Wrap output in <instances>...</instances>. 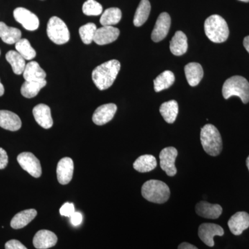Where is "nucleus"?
I'll return each mask as SVG.
<instances>
[{
    "label": "nucleus",
    "instance_id": "1",
    "mask_svg": "<svg viewBox=\"0 0 249 249\" xmlns=\"http://www.w3.org/2000/svg\"><path fill=\"white\" fill-rule=\"evenodd\" d=\"M120 69V62L116 60H109L101 64L92 71L93 83L101 91L108 89L115 81Z\"/></svg>",
    "mask_w": 249,
    "mask_h": 249
},
{
    "label": "nucleus",
    "instance_id": "2",
    "mask_svg": "<svg viewBox=\"0 0 249 249\" xmlns=\"http://www.w3.org/2000/svg\"><path fill=\"white\" fill-rule=\"evenodd\" d=\"M205 34L214 43H222L227 40L229 29L225 19L218 15H213L204 23Z\"/></svg>",
    "mask_w": 249,
    "mask_h": 249
},
{
    "label": "nucleus",
    "instance_id": "3",
    "mask_svg": "<svg viewBox=\"0 0 249 249\" xmlns=\"http://www.w3.org/2000/svg\"><path fill=\"white\" fill-rule=\"evenodd\" d=\"M142 194L144 199L150 202L160 204H164L169 199L170 191L166 183L159 180L151 179L142 185Z\"/></svg>",
    "mask_w": 249,
    "mask_h": 249
},
{
    "label": "nucleus",
    "instance_id": "4",
    "mask_svg": "<svg viewBox=\"0 0 249 249\" xmlns=\"http://www.w3.org/2000/svg\"><path fill=\"white\" fill-rule=\"evenodd\" d=\"M200 139L203 148L208 155L216 157L222 152V137L213 124H205L201 129Z\"/></svg>",
    "mask_w": 249,
    "mask_h": 249
},
{
    "label": "nucleus",
    "instance_id": "5",
    "mask_svg": "<svg viewBox=\"0 0 249 249\" xmlns=\"http://www.w3.org/2000/svg\"><path fill=\"white\" fill-rule=\"evenodd\" d=\"M222 94L225 99L231 96H238L242 103L249 102V83L244 77L234 76L226 80L222 88Z\"/></svg>",
    "mask_w": 249,
    "mask_h": 249
},
{
    "label": "nucleus",
    "instance_id": "6",
    "mask_svg": "<svg viewBox=\"0 0 249 249\" xmlns=\"http://www.w3.org/2000/svg\"><path fill=\"white\" fill-rule=\"evenodd\" d=\"M47 36L56 45H64L70 39V31L60 18L53 16L47 24Z\"/></svg>",
    "mask_w": 249,
    "mask_h": 249
},
{
    "label": "nucleus",
    "instance_id": "7",
    "mask_svg": "<svg viewBox=\"0 0 249 249\" xmlns=\"http://www.w3.org/2000/svg\"><path fill=\"white\" fill-rule=\"evenodd\" d=\"M18 162L23 170L35 178H40L42 167L38 159L31 152H22L18 156Z\"/></svg>",
    "mask_w": 249,
    "mask_h": 249
},
{
    "label": "nucleus",
    "instance_id": "8",
    "mask_svg": "<svg viewBox=\"0 0 249 249\" xmlns=\"http://www.w3.org/2000/svg\"><path fill=\"white\" fill-rule=\"evenodd\" d=\"M178 155V150L174 147H165L160 152V168L168 176L173 177L177 174L175 160Z\"/></svg>",
    "mask_w": 249,
    "mask_h": 249
},
{
    "label": "nucleus",
    "instance_id": "9",
    "mask_svg": "<svg viewBox=\"0 0 249 249\" xmlns=\"http://www.w3.org/2000/svg\"><path fill=\"white\" fill-rule=\"evenodd\" d=\"M14 16L16 20L27 30L33 31L38 29L40 25L38 18L29 10L22 7L17 8L14 10Z\"/></svg>",
    "mask_w": 249,
    "mask_h": 249
},
{
    "label": "nucleus",
    "instance_id": "10",
    "mask_svg": "<svg viewBox=\"0 0 249 249\" xmlns=\"http://www.w3.org/2000/svg\"><path fill=\"white\" fill-rule=\"evenodd\" d=\"M224 234V231L222 227L212 223H204L201 224L198 230L199 238L205 245L210 247H214V236H223Z\"/></svg>",
    "mask_w": 249,
    "mask_h": 249
},
{
    "label": "nucleus",
    "instance_id": "11",
    "mask_svg": "<svg viewBox=\"0 0 249 249\" xmlns=\"http://www.w3.org/2000/svg\"><path fill=\"white\" fill-rule=\"evenodd\" d=\"M171 18L168 13H162L159 16L152 32V40L155 42L163 40L169 32Z\"/></svg>",
    "mask_w": 249,
    "mask_h": 249
},
{
    "label": "nucleus",
    "instance_id": "12",
    "mask_svg": "<svg viewBox=\"0 0 249 249\" xmlns=\"http://www.w3.org/2000/svg\"><path fill=\"white\" fill-rule=\"evenodd\" d=\"M117 106L114 103H108L100 106L93 113L92 121L97 125H103L112 120L115 115Z\"/></svg>",
    "mask_w": 249,
    "mask_h": 249
},
{
    "label": "nucleus",
    "instance_id": "13",
    "mask_svg": "<svg viewBox=\"0 0 249 249\" xmlns=\"http://www.w3.org/2000/svg\"><path fill=\"white\" fill-rule=\"evenodd\" d=\"M120 31L112 26H104L97 29L93 41L98 45H106L117 40Z\"/></svg>",
    "mask_w": 249,
    "mask_h": 249
},
{
    "label": "nucleus",
    "instance_id": "14",
    "mask_svg": "<svg viewBox=\"0 0 249 249\" xmlns=\"http://www.w3.org/2000/svg\"><path fill=\"white\" fill-rule=\"evenodd\" d=\"M73 168V160L70 157H65L59 160L57 165V178L60 184H68L71 181Z\"/></svg>",
    "mask_w": 249,
    "mask_h": 249
},
{
    "label": "nucleus",
    "instance_id": "15",
    "mask_svg": "<svg viewBox=\"0 0 249 249\" xmlns=\"http://www.w3.org/2000/svg\"><path fill=\"white\" fill-rule=\"evenodd\" d=\"M228 226L233 235H241L249 227V214L244 211L236 213L229 219Z\"/></svg>",
    "mask_w": 249,
    "mask_h": 249
},
{
    "label": "nucleus",
    "instance_id": "16",
    "mask_svg": "<svg viewBox=\"0 0 249 249\" xmlns=\"http://www.w3.org/2000/svg\"><path fill=\"white\" fill-rule=\"evenodd\" d=\"M58 242V237L54 232L48 230H40L36 232L33 244L37 249H47L53 247Z\"/></svg>",
    "mask_w": 249,
    "mask_h": 249
},
{
    "label": "nucleus",
    "instance_id": "17",
    "mask_svg": "<svg viewBox=\"0 0 249 249\" xmlns=\"http://www.w3.org/2000/svg\"><path fill=\"white\" fill-rule=\"evenodd\" d=\"M33 114L37 124L45 129L53 126V121L51 114V109L45 104H39L33 109Z\"/></svg>",
    "mask_w": 249,
    "mask_h": 249
},
{
    "label": "nucleus",
    "instance_id": "18",
    "mask_svg": "<svg viewBox=\"0 0 249 249\" xmlns=\"http://www.w3.org/2000/svg\"><path fill=\"white\" fill-rule=\"evenodd\" d=\"M196 213L206 219H215L222 213V208L219 204H212L206 201H201L196 204Z\"/></svg>",
    "mask_w": 249,
    "mask_h": 249
},
{
    "label": "nucleus",
    "instance_id": "19",
    "mask_svg": "<svg viewBox=\"0 0 249 249\" xmlns=\"http://www.w3.org/2000/svg\"><path fill=\"white\" fill-rule=\"evenodd\" d=\"M0 127L15 132L21 128L22 121L19 116L12 111L0 110Z\"/></svg>",
    "mask_w": 249,
    "mask_h": 249
},
{
    "label": "nucleus",
    "instance_id": "20",
    "mask_svg": "<svg viewBox=\"0 0 249 249\" xmlns=\"http://www.w3.org/2000/svg\"><path fill=\"white\" fill-rule=\"evenodd\" d=\"M187 81L192 87L199 85L204 76V70L200 64L191 62L186 65L184 68Z\"/></svg>",
    "mask_w": 249,
    "mask_h": 249
},
{
    "label": "nucleus",
    "instance_id": "21",
    "mask_svg": "<svg viewBox=\"0 0 249 249\" xmlns=\"http://www.w3.org/2000/svg\"><path fill=\"white\" fill-rule=\"evenodd\" d=\"M188 39L186 34L182 31H178L175 33L170 43V49L171 53L175 55H182L188 50Z\"/></svg>",
    "mask_w": 249,
    "mask_h": 249
},
{
    "label": "nucleus",
    "instance_id": "22",
    "mask_svg": "<svg viewBox=\"0 0 249 249\" xmlns=\"http://www.w3.org/2000/svg\"><path fill=\"white\" fill-rule=\"evenodd\" d=\"M46 76V72L35 61H31L26 65L23 72V77L25 81H40L45 80Z\"/></svg>",
    "mask_w": 249,
    "mask_h": 249
},
{
    "label": "nucleus",
    "instance_id": "23",
    "mask_svg": "<svg viewBox=\"0 0 249 249\" xmlns=\"http://www.w3.org/2000/svg\"><path fill=\"white\" fill-rule=\"evenodd\" d=\"M35 209H27L18 213L13 218L11 227L14 229H20L27 226L37 216Z\"/></svg>",
    "mask_w": 249,
    "mask_h": 249
},
{
    "label": "nucleus",
    "instance_id": "24",
    "mask_svg": "<svg viewBox=\"0 0 249 249\" xmlns=\"http://www.w3.org/2000/svg\"><path fill=\"white\" fill-rule=\"evenodd\" d=\"M0 37L5 43L14 45L22 39V33L16 28L8 27L5 23L0 22Z\"/></svg>",
    "mask_w": 249,
    "mask_h": 249
},
{
    "label": "nucleus",
    "instance_id": "25",
    "mask_svg": "<svg viewBox=\"0 0 249 249\" xmlns=\"http://www.w3.org/2000/svg\"><path fill=\"white\" fill-rule=\"evenodd\" d=\"M157 165V160L153 155H144L134 161L133 167L139 173H148L155 169Z\"/></svg>",
    "mask_w": 249,
    "mask_h": 249
},
{
    "label": "nucleus",
    "instance_id": "26",
    "mask_svg": "<svg viewBox=\"0 0 249 249\" xmlns=\"http://www.w3.org/2000/svg\"><path fill=\"white\" fill-rule=\"evenodd\" d=\"M160 111L163 119L168 124H173L178 115V103L175 100L163 103L160 106Z\"/></svg>",
    "mask_w": 249,
    "mask_h": 249
},
{
    "label": "nucleus",
    "instance_id": "27",
    "mask_svg": "<svg viewBox=\"0 0 249 249\" xmlns=\"http://www.w3.org/2000/svg\"><path fill=\"white\" fill-rule=\"evenodd\" d=\"M47 85V80L40 81H25L21 88V93L24 97L32 98L35 97L40 92L42 88Z\"/></svg>",
    "mask_w": 249,
    "mask_h": 249
},
{
    "label": "nucleus",
    "instance_id": "28",
    "mask_svg": "<svg viewBox=\"0 0 249 249\" xmlns=\"http://www.w3.org/2000/svg\"><path fill=\"white\" fill-rule=\"evenodd\" d=\"M151 10V5L148 0H142L139 4L134 18V24L135 27H139L142 26L147 19Z\"/></svg>",
    "mask_w": 249,
    "mask_h": 249
},
{
    "label": "nucleus",
    "instance_id": "29",
    "mask_svg": "<svg viewBox=\"0 0 249 249\" xmlns=\"http://www.w3.org/2000/svg\"><path fill=\"white\" fill-rule=\"evenodd\" d=\"M6 59L12 67L13 71L17 75H20L25 69V59L18 52L10 51L6 54Z\"/></svg>",
    "mask_w": 249,
    "mask_h": 249
},
{
    "label": "nucleus",
    "instance_id": "30",
    "mask_svg": "<svg viewBox=\"0 0 249 249\" xmlns=\"http://www.w3.org/2000/svg\"><path fill=\"white\" fill-rule=\"evenodd\" d=\"M175 77L173 72L165 71L159 75L154 80V87L156 92L168 89L175 83Z\"/></svg>",
    "mask_w": 249,
    "mask_h": 249
},
{
    "label": "nucleus",
    "instance_id": "31",
    "mask_svg": "<svg viewBox=\"0 0 249 249\" xmlns=\"http://www.w3.org/2000/svg\"><path fill=\"white\" fill-rule=\"evenodd\" d=\"M122 18V13L119 8H109L103 12L100 22L104 26H113L118 24Z\"/></svg>",
    "mask_w": 249,
    "mask_h": 249
},
{
    "label": "nucleus",
    "instance_id": "32",
    "mask_svg": "<svg viewBox=\"0 0 249 249\" xmlns=\"http://www.w3.org/2000/svg\"><path fill=\"white\" fill-rule=\"evenodd\" d=\"M16 52L20 54L25 60H31L35 58L36 51L31 47L30 42L27 39H20L16 43Z\"/></svg>",
    "mask_w": 249,
    "mask_h": 249
},
{
    "label": "nucleus",
    "instance_id": "33",
    "mask_svg": "<svg viewBox=\"0 0 249 249\" xmlns=\"http://www.w3.org/2000/svg\"><path fill=\"white\" fill-rule=\"evenodd\" d=\"M96 30H97V27L93 23H88L80 28V38L85 45H89L93 42Z\"/></svg>",
    "mask_w": 249,
    "mask_h": 249
},
{
    "label": "nucleus",
    "instance_id": "34",
    "mask_svg": "<svg viewBox=\"0 0 249 249\" xmlns=\"http://www.w3.org/2000/svg\"><path fill=\"white\" fill-rule=\"evenodd\" d=\"M83 14L88 16H97L102 14V5L95 0H88L83 6Z\"/></svg>",
    "mask_w": 249,
    "mask_h": 249
},
{
    "label": "nucleus",
    "instance_id": "35",
    "mask_svg": "<svg viewBox=\"0 0 249 249\" xmlns=\"http://www.w3.org/2000/svg\"><path fill=\"white\" fill-rule=\"evenodd\" d=\"M75 212V208L72 203L67 202L62 205L60 209V213L62 216L70 217Z\"/></svg>",
    "mask_w": 249,
    "mask_h": 249
},
{
    "label": "nucleus",
    "instance_id": "36",
    "mask_svg": "<svg viewBox=\"0 0 249 249\" xmlns=\"http://www.w3.org/2000/svg\"><path fill=\"white\" fill-rule=\"evenodd\" d=\"M5 249H28L19 241L11 240L5 244Z\"/></svg>",
    "mask_w": 249,
    "mask_h": 249
},
{
    "label": "nucleus",
    "instance_id": "37",
    "mask_svg": "<svg viewBox=\"0 0 249 249\" xmlns=\"http://www.w3.org/2000/svg\"><path fill=\"white\" fill-rule=\"evenodd\" d=\"M9 163L7 153L4 149L0 147V170L4 169Z\"/></svg>",
    "mask_w": 249,
    "mask_h": 249
},
{
    "label": "nucleus",
    "instance_id": "38",
    "mask_svg": "<svg viewBox=\"0 0 249 249\" xmlns=\"http://www.w3.org/2000/svg\"><path fill=\"white\" fill-rule=\"evenodd\" d=\"M72 225L78 227L83 222V215L79 212H74L70 217Z\"/></svg>",
    "mask_w": 249,
    "mask_h": 249
},
{
    "label": "nucleus",
    "instance_id": "39",
    "mask_svg": "<svg viewBox=\"0 0 249 249\" xmlns=\"http://www.w3.org/2000/svg\"><path fill=\"white\" fill-rule=\"evenodd\" d=\"M178 249H198L196 246L191 245V244L183 242L178 246Z\"/></svg>",
    "mask_w": 249,
    "mask_h": 249
},
{
    "label": "nucleus",
    "instance_id": "40",
    "mask_svg": "<svg viewBox=\"0 0 249 249\" xmlns=\"http://www.w3.org/2000/svg\"><path fill=\"white\" fill-rule=\"evenodd\" d=\"M244 47L249 53V36L245 37L243 41Z\"/></svg>",
    "mask_w": 249,
    "mask_h": 249
},
{
    "label": "nucleus",
    "instance_id": "41",
    "mask_svg": "<svg viewBox=\"0 0 249 249\" xmlns=\"http://www.w3.org/2000/svg\"><path fill=\"white\" fill-rule=\"evenodd\" d=\"M4 93V85L1 84V81H0V96H3Z\"/></svg>",
    "mask_w": 249,
    "mask_h": 249
},
{
    "label": "nucleus",
    "instance_id": "42",
    "mask_svg": "<svg viewBox=\"0 0 249 249\" xmlns=\"http://www.w3.org/2000/svg\"><path fill=\"white\" fill-rule=\"evenodd\" d=\"M246 163H247V166L249 170V156L248 157V158L247 159V161H246Z\"/></svg>",
    "mask_w": 249,
    "mask_h": 249
},
{
    "label": "nucleus",
    "instance_id": "43",
    "mask_svg": "<svg viewBox=\"0 0 249 249\" xmlns=\"http://www.w3.org/2000/svg\"><path fill=\"white\" fill-rule=\"evenodd\" d=\"M241 1H244V2H249V0H240Z\"/></svg>",
    "mask_w": 249,
    "mask_h": 249
},
{
    "label": "nucleus",
    "instance_id": "44",
    "mask_svg": "<svg viewBox=\"0 0 249 249\" xmlns=\"http://www.w3.org/2000/svg\"><path fill=\"white\" fill-rule=\"evenodd\" d=\"M0 54H1V52H0Z\"/></svg>",
    "mask_w": 249,
    "mask_h": 249
}]
</instances>
